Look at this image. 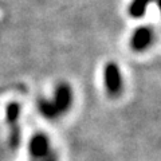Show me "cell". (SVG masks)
<instances>
[{"instance_id":"6da1fadb","label":"cell","mask_w":161,"mask_h":161,"mask_svg":"<svg viewBox=\"0 0 161 161\" xmlns=\"http://www.w3.org/2000/svg\"><path fill=\"white\" fill-rule=\"evenodd\" d=\"M70 102H71V92L67 85H60L57 89L55 93V102L54 103H43L42 105V112L46 115H57L60 112H64Z\"/></svg>"},{"instance_id":"7a4b0ae2","label":"cell","mask_w":161,"mask_h":161,"mask_svg":"<svg viewBox=\"0 0 161 161\" xmlns=\"http://www.w3.org/2000/svg\"><path fill=\"white\" fill-rule=\"evenodd\" d=\"M103 82L106 92L110 95H118L122 92V77H121V71L118 64L114 62H109L105 64L103 69Z\"/></svg>"},{"instance_id":"3957f363","label":"cell","mask_w":161,"mask_h":161,"mask_svg":"<svg viewBox=\"0 0 161 161\" xmlns=\"http://www.w3.org/2000/svg\"><path fill=\"white\" fill-rule=\"evenodd\" d=\"M153 40V30L147 26L138 27L132 35L130 39V46L134 51H144L145 48H148L152 44Z\"/></svg>"},{"instance_id":"277c9868","label":"cell","mask_w":161,"mask_h":161,"mask_svg":"<svg viewBox=\"0 0 161 161\" xmlns=\"http://www.w3.org/2000/svg\"><path fill=\"white\" fill-rule=\"evenodd\" d=\"M18 114H19V106L18 103H11L7 108V121L11 126V142L12 145L18 144L19 141V128H18Z\"/></svg>"},{"instance_id":"5b68a950","label":"cell","mask_w":161,"mask_h":161,"mask_svg":"<svg viewBox=\"0 0 161 161\" xmlns=\"http://www.w3.org/2000/svg\"><path fill=\"white\" fill-rule=\"evenodd\" d=\"M48 150V142L47 138L42 134H38L32 138L31 144H30V152L34 156H38V157H42L47 153Z\"/></svg>"},{"instance_id":"8992f818","label":"cell","mask_w":161,"mask_h":161,"mask_svg":"<svg viewBox=\"0 0 161 161\" xmlns=\"http://www.w3.org/2000/svg\"><path fill=\"white\" fill-rule=\"evenodd\" d=\"M152 0H132L128 12L132 18H141L147 12V8Z\"/></svg>"},{"instance_id":"52a82bcc","label":"cell","mask_w":161,"mask_h":161,"mask_svg":"<svg viewBox=\"0 0 161 161\" xmlns=\"http://www.w3.org/2000/svg\"><path fill=\"white\" fill-rule=\"evenodd\" d=\"M154 2H156V4H157V7H158L160 12H161V0H154Z\"/></svg>"},{"instance_id":"ba28073f","label":"cell","mask_w":161,"mask_h":161,"mask_svg":"<svg viewBox=\"0 0 161 161\" xmlns=\"http://www.w3.org/2000/svg\"><path fill=\"white\" fill-rule=\"evenodd\" d=\"M2 18H3V11L0 9V19H2Z\"/></svg>"}]
</instances>
